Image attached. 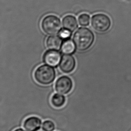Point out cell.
<instances>
[{
    "label": "cell",
    "mask_w": 131,
    "mask_h": 131,
    "mask_svg": "<svg viewBox=\"0 0 131 131\" xmlns=\"http://www.w3.org/2000/svg\"><path fill=\"white\" fill-rule=\"evenodd\" d=\"M73 39L77 49L79 51H84L92 46L94 40V35L89 28L80 27L75 32Z\"/></svg>",
    "instance_id": "cell-1"
},
{
    "label": "cell",
    "mask_w": 131,
    "mask_h": 131,
    "mask_svg": "<svg viewBox=\"0 0 131 131\" xmlns=\"http://www.w3.org/2000/svg\"><path fill=\"white\" fill-rule=\"evenodd\" d=\"M56 77L54 69L48 65H40L35 70L34 78L42 85H49L53 84Z\"/></svg>",
    "instance_id": "cell-2"
},
{
    "label": "cell",
    "mask_w": 131,
    "mask_h": 131,
    "mask_svg": "<svg viewBox=\"0 0 131 131\" xmlns=\"http://www.w3.org/2000/svg\"><path fill=\"white\" fill-rule=\"evenodd\" d=\"M41 27L43 31L48 35H55L61 30V23L58 17L49 15L42 19Z\"/></svg>",
    "instance_id": "cell-3"
},
{
    "label": "cell",
    "mask_w": 131,
    "mask_h": 131,
    "mask_svg": "<svg viewBox=\"0 0 131 131\" xmlns=\"http://www.w3.org/2000/svg\"><path fill=\"white\" fill-rule=\"evenodd\" d=\"M111 20L107 15L97 14L93 16L91 19V26L98 32H105L111 27Z\"/></svg>",
    "instance_id": "cell-4"
},
{
    "label": "cell",
    "mask_w": 131,
    "mask_h": 131,
    "mask_svg": "<svg viewBox=\"0 0 131 131\" xmlns=\"http://www.w3.org/2000/svg\"><path fill=\"white\" fill-rule=\"evenodd\" d=\"M73 85V81L70 77L62 75L57 79L54 86L57 93L67 95L72 91Z\"/></svg>",
    "instance_id": "cell-5"
},
{
    "label": "cell",
    "mask_w": 131,
    "mask_h": 131,
    "mask_svg": "<svg viewBox=\"0 0 131 131\" xmlns=\"http://www.w3.org/2000/svg\"><path fill=\"white\" fill-rule=\"evenodd\" d=\"M76 62L72 55L66 54L62 57L59 63L60 70L64 73H71L75 69Z\"/></svg>",
    "instance_id": "cell-6"
},
{
    "label": "cell",
    "mask_w": 131,
    "mask_h": 131,
    "mask_svg": "<svg viewBox=\"0 0 131 131\" xmlns=\"http://www.w3.org/2000/svg\"><path fill=\"white\" fill-rule=\"evenodd\" d=\"M42 119L39 117L32 115L24 121L23 127L27 131H39L42 127Z\"/></svg>",
    "instance_id": "cell-7"
},
{
    "label": "cell",
    "mask_w": 131,
    "mask_h": 131,
    "mask_svg": "<svg viewBox=\"0 0 131 131\" xmlns=\"http://www.w3.org/2000/svg\"><path fill=\"white\" fill-rule=\"evenodd\" d=\"M61 58V53L56 50L50 49L46 51L43 56L44 62L52 67H56L59 64Z\"/></svg>",
    "instance_id": "cell-8"
},
{
    "label": "cell",
    "mask_w": 131,
    "mask_h": 131,
    "mask_svg": "<svg viewBox=\"0 0 131 131\" xmlns=\"http://www.w3.org/2000/svg\"><path fill=\"white\" fill-rule=\"evenodd\" d=\"M62 26L64 28L73 32L78 27V23L77 19L72 15H67L62 19Z\"/></svg>",
    "instance_id": "cell-9"
},
{
    "label": "cell",
    "mask_w": 131,
    "mask_h": 131,
    "mask_svg": "<svg viewBox=\"0 0 131 131\" xmlns=\"http://www.w3.org/2000/svg\"><path fill=\"white\" fill-rule=\"evenodd\" d=\"M67 98L64 95L59 93H54L51 96L50 102L52 105L56 108H61L65 105Z\"/></svg>",
    "instance_id": "cell-10"
},
{
    "label": "cell",
    "mask_w": 131,
    "mask_h": 131,
    "mask_svg": "<svg viewBox=\"0 0 131 131\" xmlns=\"http://www.w3.org/2000/svg\"><path fill=\"white\" fill-rule=\"evenodd\" d=\"M46 45L48 49L51 50H58L62 45V39L59 36L52 35L48 38Z\"/></svg>",
    "instance_id": "cell-11"
},
{
    "label": "cell",
    "mask_w": 131,
    "mask_h": 131,
    "mask_svg": "<svg viewBox=\"0 0 131 131\" xmlns=\"http://www.w3.org/2000/svg\"><path fill=\"white\" fill-rule=\"evenodd\" d=\"M75 46L74 43L71 40H66L62 44L61 51L66 54H70L75 52Z\"/></svg>",
    "instance_id": "cell-12"
},
{
    "label": "cell",
    "mask_w": 131,
    "mask_h": 131,
    "mask_svg": "<svg viewBox=\"0 0 131 131\" xmlns=\"http://www.w3.org/2000/svg\"><path fill=\"white\" fill-rule=\"evenodd\" d=\"M42 130L44 131H54L56 129L54 122L50 119L44 120L42 124Z\"/></svg>",
    "instance_id": "cell-13"
},
{
    "label": "cell",
    "mask_w": 131,
    "mask_h": 131,
    "mask_svg": "<svg viewBox=\"0 0 131 131\" xmlns=\"http://www.w3.org/2000/svg\"><path fill=\"white\" fill-rule=\"evenodd\" d=\"M90 18L87 14H83L80 15L78 18L79 23L80 26H87L90 23Z\"/></svg>",
    "instance_id": "cell-14"
},
{
    "label": "cell",
    "mask_w": 131,
    "mask_h": 131,
    "mask_svg": "<svg viewBox=\"0 0 131 131\" xmlns=\"http://www.w3.org/2000/svg\"><path fill=\"white\" fill-rule=\"evenodd\" d=\"M71 32H72L71 31L64 28L60 30L59 32L58 33V35H59V37H60L62 39L68 40L69 39L71 36Z\"/></svg>",
    "instance_id": "cell-15"
},
{
    "label": "cell",
    "mask_w": 131,
    "mask_h": 131,
    "mask_svg": "<svg viewBox=\"0 0 131 131\" xmlns=\"http://www.w3.org/2000/svg\"><path fill=\"white\" fill-rule=\"evenodd\" d=\"M13 131H27L25 129L24 130V129H23V128H22L21 127H19V128H16V129H15Z\"/></svg>",
    "instance_id": "cell-16"
},
{
    "label": "cell",
    "mask_w": 131,
    "mask_h": 131,
    "mask_svg": "<svg viewBox=\"0 0 131 131\" xmlns=\"http://www.w3.org/2000/svg\"><path fill=\"white\" fill-rule=\"evenodd\" d=\"M39 131H44L43 130H39Z\"/></svg>",
    "instance_id": "cell-17"
}]
</instances>
